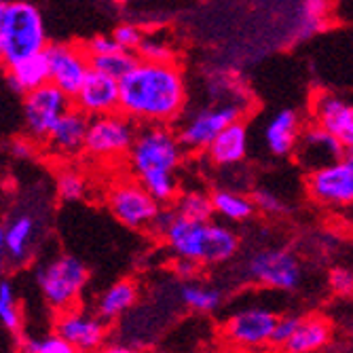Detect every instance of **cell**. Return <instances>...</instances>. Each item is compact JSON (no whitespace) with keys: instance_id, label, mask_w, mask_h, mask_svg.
Here are the masks:
<instances>
[{"instance_id":"cell-1","label":"cell","mask_w":353,"mask_h":353,"mask_svg":"<svg viewBox=\"0 0 353 353\" xmlns=\"http://www.w3.org/2000/svg\"><path fill=\"white\" fill-rule=\"evenodd\" d=\"M121 114L146 125H168L186 104V83L176 63L140 61L121 83Z\"/></svg>"},{"instance_id":"cell-2","label":"cell","mask_w":353,"mask_h":353,"mask_svg":"<svg viewBox=\"0 0 353 353\" xmlns=\"http://www.w3.org/2000/svg\"><path fill=\"white\" fill-rule=\"evenodd\" d=\"M127 161L138 182L159 203L176 199V170L184 161V146L170 125H144L136 136Z\"/></svg>"},{"instance_id":"cell-3","label":"cell","mask_w":353,"mask_h":353,"mask_svg":"<svg viewBox=\"0 0 353 353\" xmlns=\"http://www.w3.org/2000/svg\"><path fill=\"white\" fill-rule=\"evenodd\" d=\"M168 248L180 261L197 265H222L231 261L239 250L237 233L222 222H197L176 216L163 235Z\"/></svg>"},{"instance_id":"cell-4","label":"cell","mask_w":353,"mask_h":353,"mask_svg":"<svg viewBox=\"0 0 353 353\" xmlns=\"http://www.w3.org/2000/svg\"><path fill=\"white\" fill-rule=\"evenodd\" d=\"M47 49L49 37L41 9L28 0H5L0 5V57L5 68Z\"/></svg>"},{"instance_id":"cell-5","label":"cell","mask_w":353,"mask_h":353,"mask_svg":"<svg viewBox=\"0 0 353 353\" xmlns=\"http://www.w3.org/2000/svg\"><path fill=\"white\" fill-rule=\"evenodd\" d=\"M34 281L45 303L53 311L63 313L77 307V301L89 281V271L77 256L59 254L34 269Z\"/></svg>"},{"instance_id":"cell-6","label":"cell","mask_w":353,"mask_h":353,"mask_svg":"<svg viewBox=\"0 0 353 353\" xmlns=\"http://www.w3.org/2000/svg\"><path fill=\"white\" fill-rule=\"evenodd\" d=\"M43 237V212L34 205L15 208L0 229V254L7 267H26Z\"/></svg>"},{"instance_id":"cell-7","label":"cell","mask_w":353,"mask_h":353,"mask_svg":"<svg viewBox=\"0 0 353 353\" xmlns=\"http://www.w3.org/2000/svg\"><path fill=\"white\" fill-rule=\"evenodd\" d=\"M66 93L59 91L53 83L28 93L21 102L23 132L30 140L45 142L49 140L55 125L66 117L74 106Z\"/></svg>"},{"instance_id":"cell-8","label":"cell","mask_w":353,"mask_h":353,"mask_svg":"<svg viewBox=\"0 0 353 353\" xmlns=\"http://www.w3.org/2000/svg\"><path fill=\"white\" fill-rule=\"evenodd\" d=\"M243 275L252 281L271 290L290 292L296 290L303 269L296 256L283 248H267L254 252L243 263Z\"/></svg>"},{"instance_id":"cell-9","label":"cell","mask_w":353,"mask_h":353,"mask_svg":"<svg viewBox=\"0 0 353 353\" xmlns=\"http://www.w3.org/2000/svg\"><path fill=\"white\" fill-rule=\"evenodd\" d=\"M245 112V106L239 102L231 104H214L192 112L180 127V142L188 150H205L216 142V138L229 130L231 125L239 123Z\"/></svg>"},{"instance_id":"cell-10","label":"cell","mask_w":353,"mask_h":353,"mask_svg":"<svg viewBox=\"0 0 353 353\" xmlns=\"http://www.w3.org/2000/svg\"><path fill=\"white\" fill-rule=\"evenodd\" d=\"M108 208L121 224L134 231L152 229L154 220L161 214V203L140 182L132 180L119 182L110 188Z\"/></svg>"},{"instance_id":"cell-11","label":"cell","mask_w":353,"mask_h":353,"mask_svg":"<svg viewBox=\"0 0 353 353\" xmlns=\"http://www.w3.org/2000/svg\"><path fill=\"white\" fill-rule=\"evenodd\" d=\"M136 136L138 130L134 121L125 114L95 117L89 123L85 152L95 159H119L125 154L130 157Z\"/></svg>"},{"instance_id":"cell-12","label":"cell","mask_w":353,"mask_h":353,"mask_svg":"<svg viewBox=\"0 0 353 353\" xmlns=\"http://www.w3.org/2000/svg\"><path fill=\"white\" fill-rule=\"evenodd\" d=\"M51 83L74 100L83 89L89 72H91V57L85 47H77L70 43H53L47 49Z\"/></svg>"},{"instance_id":"cell-13","label":"cell","mask_w":353,"mask_h":353,"mask_svg":"<svg viewBox=\"0 0 353 353\" xmlns=\"http://www.w3.org/2000/svg\"><path fill=\"white\" fill-rule=\"evenodd\" d=\"M55 334L70 343L79 353H93L98 349L102 351L106 341V322L95 313L74 307L70 311L57 313Z\"/></svg>"},{"instance_id":"cell-14","label":"cell","mask_w":353,"mask_h":353,"mask_svg":"<svg viewBox=\"0 0 353 353\" xmlns=\"http://www.w3.org/2000/svg\"><path fill=\"white\" fill-rule=\"evenodd\" d=\"M345 152L347 148L334 136L313 123L307 130H303L294 150V159L307 174H313L345 161Z\"/></svg>"},{"instance_id":"cell-15","label":"cell","mask_w":353,"mask_h":353,"mask_svg":"<svg viewBox=\"0 0 353 353\" xmlns=\"http://www.w3.org/2000/svg\"><path fill=\"white\" fill-rule=\"evenodd\" d=\"M279 315L265 307H245L235 311L227 324L224 336L239 347H263L271 343L273 330L277 326Z\"/></svg>"},{"instance_id":"cell-16","label":"cell","mask_w":353,"mask_h":353,"mask_svg":"<svg viewBox=\"0 0 353 353\" xmlns=\"http://www.w3.org/2000/svg\"><path fill=\"white\" fill-rule=\"evenodd\" d=\"M307 190L322 205H353V168L347 161L307 176Z\"/></svg>"},{"instance_id":"cell-17","label":"cell","mask_w":353,"mask_h":353,"mask_svg":"<svg viewBox=\"0 0 353 353\" xmlns=\"http://www.w3.org/2000/svg\"><path fill=\"white\" fill-rule=\"evenodd\" d=\"M74 108L85 112L89 119L114 114L121 108V85L119 81L91 70L83 89L72 100Z\"/></svg>"},{"instance_id":"cell-18","label":"cell","mask_w":353,"mask_h":353,"mask_svg":"<svg viewBox=\"0 0 353 353\" xmlns=\"http://www.w3.org/2000/svg\"><path fill=\"white\" fill-rule=\"evenodd\" d=\"M313 121L345 148H353V104L332 93H322L313 102Z\"/></svg>"},{"instance_id":"cell-19","label":"cell","mask_w":353,"mask_h":353,"mask_svg":"<svg viewBox=\"0 0 353 353\" xmlns=\"http://www.w3.org/2000/svg\"><path fill=\"white\" fill-rule=\"evenodd\" d=\"M301 134L303 130H301L299 112L292 108H283V110H277L265 125L263 142H265V148L273 157H288V154H294Z\"/></svg>"},{"instance_id":"cell-20","label":"cell","mask_w":353,"mask_h":353,"mask_svg":"<svg viewBox=\"0 0 353 353\" xmlns=\"http://www.w3.org/2000/svg\"><path fill=\"white\" fill-rule=\"evenodd\" d=\"M89 123H91V119L85 112H81L79 108H72L51 132V136L47 140L49 150L59 154V157L81 154L85 150V144H87Z\"/></svg>"},{"instance_id":"cell-21","label":"cell","mask_w":353,"mask_h":353,"mask_svg":"<svg viewBox=\"0 0 353 353\" xmlns=\"http://www.w3.org/2000/svg\"><path fill=\"white\" fill-rule=\"evenodd\" d=\"M7 83L15 93L23 95V98L28 93L49 85L51 83V68H49L47 51L7 68Z\"/></svg>"},{"instance_id":"cell-22","label":"cell","mask_w":353,"mask_h":353,"mask_svg":"<svg viewBox=\"0 0 353 353\" xmlns=\"http://www.w3.org/2000/svg\"><path fill=\"white\" fill-rule=\"evenodd\" d=\"M248 154V127L243 121L224 130L208 148L210 161L218 168H231L241 163Z\"/></svg>"},{"instance_id":"cell-23","label":"cell","mask_w":353,"mask_h":353,"mask_svg":"<svg viewBox=\"0 0 353 353\" xmlns=\"http://www.w3.org/2000/svg\"><path fill=\"white\" fill-rule=\"evenodd\" d=\"M140 290L134 279H119L95 301V315L104 322H112V319L121 317L123 313L130 311L138 303Z\"/></svg>"},{"instance_id":"cell-24","label":"cell","mask_w":353,"mask_h":353,"mask_svg":"<svg viewBox=\"0 0 353 353\" xmlns=\"http://www.w3.org/2000/svg\"><path fill=\"white\" fill-rule=\"evenodd\" d=\"M332 336L330 324L324 317H307L299 326L292 341L283 347L285 353H315L328 345Z\"/></svg>"},{"instance_id":"cell-25","label":"cell","mask_w":353,"mask_h":353,"mask_svg":"<svg viewBox=\"0 0 353 353\" xmlns=\"http://www.w3.org/2000/svg\"><path fill=\"white\" fill-rule=\"evenodd\" d=\"M214 212L229 222H243L250 220L256 212V205L252 197H245L243 192H237L233 188H218L212 192Z\"/></svg>"},{"instance_id":"cell-26","label":"cell","mask_w":353,"mask_h":353,"mask_svg":"<svg viewBox=\"0 0 353 353\" xmlns=\"http://www.w3.org/2000/svg\"><path fill=\"white\" fill-rule=\"evenodd\" d=\"M180 301L192 311L212 313L222 305V292L218 288H208V285H199V283H182Z\"/></svg>"},{"instance_id":"cell-27","label":"cell","mask_w":353,"mask_h":353,"mask_svg":"<svg viewBox=\"0 0 353 353\" xmlns=\"http://www.w3.org/2000/svg\"><path fill=\"white\" fill-rule=\"evenodd\" d=\"M140 63V57L136 53L130 51H119L112 55H104V57H91V70L102 72L114 81H123L127 74H130L136 66Z\"/></svg>"},{"instance_id":"cell-28","label":"cell","mask_w":353,"mask_h":353,"mask_svg":"<svg viewBox=\"0 0 353 353\" xmlns=\"http://www.w3.org/2000/svg\"><path fill=\"white\" fill-rule=\"evenodd\" d=\"M174 210L178 212V216L188 218V220H197V222H212V216L216 214L212 195H205L201 190L182 192Z\"/></svg>"},{"instance_id":"cell-29","label":"cell","mask_w":353,"mask_h":353,"mask_svg":"<svg viewBox=\"0 0 353 353\" xmlns=\"http://www.w3.org/2000/svg\"><path fill=\"white\" fill-rule=\"evenodd\" d=\"M0 322H3V326L11 334H19L21 324H23L21 309L13 290V283L9 279L0 281Z\"/></svg>"},{"instance_id":"cell-30","label":"cell","mask_w":353,"mask_h":353,"mask_svg":"<svg viewBox=\"0 0 353 353\" xmlns=\"http://www.w3.org/2000/svg\"><path fill=\"white\" fill-rule=\"evenodd\" d=\"M55 192L66 203L81 201L87 195V178L77 170H61L55 178Z\"/></svg>"},{"instance_id":"cell-31","label":"cell","mask_w":353,"mask_h":353,"mask_svg":"<svg viewBox=\"0 0 353 353\" xmlns=\"http://www.w3.org/2000/svg\"><path fill=\"white\" fill-rule=\"evenodd\" d=\"M136 55L148 63H174V47L159 34H146Z\"/></svg>"},{"instance_id":"cell-32","label":"cell","mask_w":353,"mask_h":353,"mask_svg":"<svg viewBox=\"0 0 353 353\" xmlns=\"http://www.w3.org/2000/svg\"><path fill=\"white\" fill-rule=\"evenodd\" d=\"M17 351L19 353H79L70 343H66L61 336H57L55 332L47 334L43 339L26 336V339L19 341Z\"/></svg>"},{"instance_id":"cell-33","label":"cell","mask_w":353,"mask_h":353,"mask_svg":"<svg viewBox=\"0 0 353 353\" xmlns=\"http://www.w3.org/2000/svg\"><path fill=\"white\" fill-rule=\"evenodd\" d=\"M144 32L140 30V26L136 23H119L112 32V39L117 41V45L123 51H130V53H138L142 41H144Z\"/></svg>"},{"instance_id":"cell-34","label":"cell","mask_w":353,"mask_h":353,"mask_svg":"<svg viewBox=\"0 0 353 353\" xmlns=\"http://www.w3.org/2000/svg\"><path fill=\"white\" fill-rule=\"evenodd\" d=\"M303 324V317L301 315H281L277 319V326L273 330L271 336V345L275 347H285L288 343L292 341V336L296 334L299 326Z\"/></svg>"},{"instance_id":"cell-35","label":"cell","mask_w":353,"mask_h":353,"mask_svg":"<svg viewBox=\"0 0 353 353\" xmlns=\"http://www.w3.org/2000/svg\"><path fill=\"white\" fill-rule=\"evenodd\" d=\"M252 201H254L256 210H261L265 214H271V216L283 214L288 210L285 203H283V199L279 195H275V192L269 190V188H256L252 192Z\"/></svg>"},{"instance_id":"cell-36","label":"cell","mask_w":353,"mask_h":353,"mask_svg":"<svg viewBox=\"0 0 353 353\" xmlns=\"http://www.w3.org/2000/svg\"><path fill=\"white\" fill-rule=\"evenodd\" d=\"M328 283L332 288V292H336L341 296H349V294H353V271L345 269V267H336L330 271Z\"/></svg>"},{"instance_id":"cell-37","label":"cell","mask_w":353,"mask_h":353,"mask_svg":"<svg viewBox=\"0 0 353 353\" xmlns=\"http://www.w3.org/2000/svg\"><path fill=\"white\" fill-rule=\"evenodd\" d=\"M85 51L89 57H104V55H112V53H119L123 51L117 41L112 37H106V34H98L93 37L87 45H85Z\"/></svg>"},{"instance_id":"cell-38","label":"cell","mask_w":353,"mask_h":353,"mask_svg":"<svg viewBox=\"0 0 353 353\" xmlns=\"http://www.w3.org/2000/svg\"><path fill=\"white\" fill-rule=\"evenodd\" d=\"M9 152H11L13 159H17V161H28L30 157H34L37 144H34V140H30L28 136L13 138V140L9 142Z\"/></svg>"},{"instance_id":"cell-39","label":"cell","mask_w":353,"mask_h":353,"mask_svg":"<svg viewBox=\"0 0 353 353\" xmlns=\"http://www.w3.org/2000/svg\"><path fill=\"white\" fill-rule=\"evenodd\" d=\"M174 271H176V275L178 277H182L184 281H190L192 277L197 275V271H199V265L197 263H190V261H176L174 263Z\"/></svg>"},{"instance_id":"cell-40","label":"cell","mask_w":353,"mask_h":353,"mask_svg":"<svg viewBox=\"0 0 353 353\" xmlns=\"http://www.w3.org/2000/svg\"><path fill=\"white\" fill-rule=\"evenodd\" d=\"M328 3H322V0H309V3H303V11L307 15V19H322L326 15Z\"/></svg>"},{"instance_id":"cell-41","label":"cell","mask_w":353,"mask_h":353,"mask_svg":"<svg viewBox=\"0 0 353 353\" xmlns=\"http://www.w3.org/2000/svg\"><path fill=\"white\" fill-rule=\"evenodd\" d=\"M100 353H138V351L127 345H110V347H104Z\"/></svg>"},{"instance_id":"cell-42","label":"cell","mask_w":353,"mask_h":353,"mask_svg":"<svg viewBox=\"0 0 353 353\" xmlns=\"http://www.w3.org/2000/svg\"><path fill=\"white\" fill-rule=\"evenodd\" d=\"M345 161L353 168V148H347V152H345Z\"/></svg>"}]
</instances>
